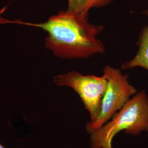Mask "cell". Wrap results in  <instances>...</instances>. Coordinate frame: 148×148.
<instances>
[{"mask_svg": "<svg viewBox=\"0 0 148 148\" xmlns=\"http://www.w3.org/2000/svg\"><path fill=\"white\" fill-rule=\"evenodd\" d=\"M53 82L58 86L73 88L90 112V122L95 121L99 115L101 102L107 88L108 81L104 75H85L77 71H72L54 76Z\"/></svg>", "mask_w": 148, "mask_h": 148, "instance_id": "obj_4", "label": "cell"}, {"mask_svg": "<svg viewBox=\"0 0 148 148\" xmlns=\"http://www.w3.org/2000/svg\"><path fill=\"white\" fill-rule=\"evenodd\" d=\"M88 19L66 10L60 11L44 23L34 24L0 18V23L21 24L42 29L48 34L46 47L58 57L73 60L88 58L106 51L104 45L97 38L104 27L92 24Z\"/></svg>", "mask_w": 148, "mask_h": 148, "instance_id": "obj_1", "label": "cell"}, {"mask_svg": "<svg viewBox=\"0 0 148 148\" xmlns=\"http://www.w3.org/2000/svg\"><path fill=\"white\" fill-rule=\"evenodd\" d=\"M112 148V146H106V147H104L103 148Z\"/></svg>", "mask_w": 148, "mask_h": 148, "instance_id": "obj_7", "label": "cell"}, {"mask_svg": "<svg viewBox=\"0 0 148 148\" xmlns=\"http://www.w3.org/2000/svg\"><path fill=\"white\" fill-rule=\"evenodd\" d=\"M143 13L148 18V10L144 11ZM136 45L138 49L136 56L122 64L121 68L123 70H128L140 67L148 71V23L140 32Z\"/></svg>", "mask_w": 148, "mask_h": 148, "instance_id": "obj_5", "label": "cell"}, {"mask_svg": "<svg viewBox=\"0 0 148 148\" xmlns=\"http://www.w3.org/2000/svg\"><path fill=\"white\" fill-rule=\"evenodd\" d=\"M122 131L132 136L148 132V96L145 90L133 95L110 121L90 134L91 148L112 146L113 138Z\"/></svg>", "mask_w": 148, "mask_h": 148, "instance_id": "obj_2", "label": "cell"}, {"mask_svg": "<svg viewBox=\"0 0 148 148\" xmlns=\"http://www.w3.org/2000/svg\"><path fill=\"white\" fill-rule=\"evenodd\" d=\"M0 148H5L1 143H0Z\"/></svg>", "mask_w": 148, "mask_h": 148, "instance_id": "obj_8", "label": "cell"}, {"mask_svg": "<svg viewBox=\"0 0 148 148\" xmlns=\"http://www.w3.org/2000/svg\"><path fill=\"white\" fill-rule=\"evenodd\" d=\"M114 0H68L66 11L88 18L89 11L92 8H98L109 5Z\"/></svg>", "mask_w": 148, "mask_h": 148, "instance_id": "obj_6", "label": "cell"}, {"mask_svg": "<svg viewBox=\"0 0 148 148\" xmlns=\"http://www.w3.org/2000/svg\"><path fill=\"white\" fill-rule=\"evenodd\" d=\"M103 75L108 81L107 88L99 116L95 121L88 122L86 126V131L90 134L109 121L131 97L137 93L136 88L130 84L128 75L122 74L120 69L107 65L103 69Z\"/></svg>", "mask_w": 148, "mask_h": 148, "instance_id": "obj_3", "label": "cell"}]
</instances>
